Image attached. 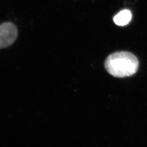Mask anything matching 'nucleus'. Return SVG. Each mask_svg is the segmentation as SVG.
Segmentation results:
<instances>
[{"label":"nucleus","instance_id":"nucleus-3","mask_svg":"<svg viewBox=\"0 0 147 147\" xmlns=\"http://www.w3.org/2000/svg\"><path fill=\"white\" fill-rule=\"evenodd\" d=\"M132 19V13L127 9L121 11L113 18L115 24L118 26H123L129 24Z\"/></svg>","mask_w":147,"mask_h":147},{"label":"nucleus","instance_id":"nucleus-1","mask_svg":"<svg viewBox=\"0 0 147 147\" xmlns=\"http://www.w3.org/2000/svg\"><path fill=\"white\" fill-rule=\"evenodd\" d=\"M139 65L137 58L127 51L113 53L107 57L105 62V67L108 74L117 78L134 75L138 69Z\"/></svg>","mask_w":147,"mask_h":147},{"label":"nucleus","instance_id":"nucleus-2","mask_svg":"<svg viewBox=\"0 0 147 147\" xmlns=\"http://www.w3.org/2000/svg\"><path fill=\"white\" fill-rule=\"evenodd\" d=\"M16 27L11 22H5L0 25V49L8 47L13 44L17 37Z\"/></svg>","mask_w":147,"mask_h":147}]
</instances>
